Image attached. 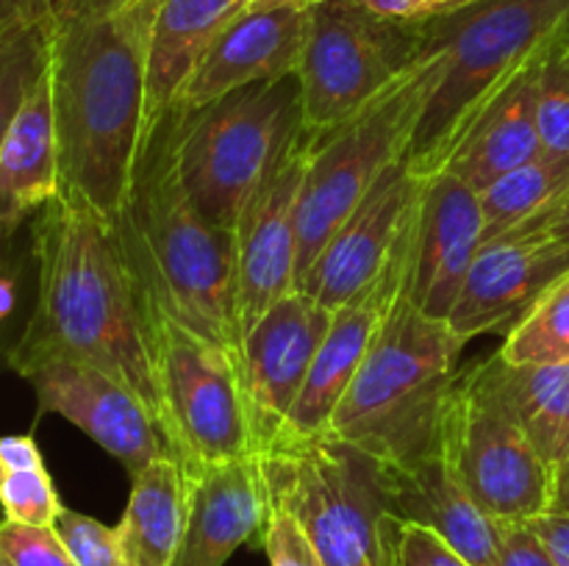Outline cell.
I'll return each instance as SVG.
<instances>
[{"mask_svg":"<svg viewBox=\"0 0 569 566\" xmlns=\"http://www.w3.org/2000/svg\"><path fill=\"white\" fill-rule=\"evenodd\" d=\"M33 259L37 303L11 370L44 355L89 361L126 383L167 436L148 300L114 222L59 192L33 222Z\"/></svg>","mask_w":569,"mask_h":566,"instance_id":"1","label":"cell"},{"mask_svg":"<svg viewBox=\"0 0 569 566\" xmlns=\"http://www.w3.org/2000/svg\"><path fill=\"white\" fill-rule=\"evenodd\" d=\"M159 0L50 20L61 194L114 222L150 128L148 50Z\"/></svg>","mask_w":569,"mask_h":566,"instance_id":"2","label":"cell"},{"mask_svg":"<svg viewBox=\"0 0 569 566\" xmlns=\"http://www.w3.org/2000/svg\"><path fill=\"white\" fill-rule=\"evenodd\" d=\"M181 109L153 117L126 205L114 220L144 297L239 358L233 233L200 214L178 166Z\"/></svg>","mask_w":569,"mask_h":566,"instance_id":"3","label":"cell"},{"mask_svg":"<svg viewBox=\"0 0 569 566\" xmlns=\"http://www.w3.org/2000/svg\"><path fill=\"white\" fill-rule=\"evenodd\" d=\"M465 344L450 322L422 314L403 286L326 433L387 466L433 453Z\"/></svg>","mask_w":569,"mask_h":566,"instance_id":"4","label":"cell"},{"mask_svg":"<svg viewBox=\"0 0 569 566\" xmlns=\"http://www.w3.org/2000/svg\"><path fill=\"white\" fill-rule=\"evenodd\" d=\"M422 28L439 75L411 142L409 166L417 178H431L500 89L569 31V0H472Z\"/></svg>","mask_w":569,"mask_h":566,"instance_id":"5","label":"cell"},{"mask_svg":"<svg viewBox=\"0 0 569 566\" xmlns=\"http://www.w3.org/2000/svg\"><path fill=\"white\" fill-rule=\"evenodd\" d=\"M267 505L303 525L326 566H392L387 475L376 455L331 436H281L259 455Z\"/></svg>","mask_w":569,"mask_h":566,"instance_id":"6","label":"cell"},{"mask_svg":"<svg viewBox=\"0 0 569 566\" xmlns=\"http://www.w3.org/2000/svg\"><path fill=\"white\" fill-rule=\"evenodd\" d=\"M300 125L295 75L253 83L198 111L181 109L178 166L200 214L233 233L244 205L287 153Z\"/></svg>","mask_w":569,"mask_h":566,"instance_id":"7","label":"cell"},{"mask_svg":"<svg viewBox=\"0 0 569 566\" xmlns=\"http://www.w3.org/2000/svg\"><path fill=\"white\" fill-rule=\"evenodd\" d=\"M437 75V55L422 42L420 59L387 94L333 131L315 133L298 205V286L383 170L409 155Z\"/></svg>","mask_w":569,"mask_h":566,"instance_id":"8","label":"cell"},{"mask_svg":"<svg viewBox=\"0 0 569 566\" xmlns=\"http://www.w3.org/2000/svg\"><path fill=\"white\" fill-rule=\"evenodd\" d=\"M439 449L492 519H533L550 511L553 469L506 403L489 358L472 361L456 375L439 425Z\"/></svg>","mask_w":569,"mask_h":566,"instance_id":"9","label":"cell"},{"mask_svg":"<svg viewBox=\"0 0 569 566\" xmlns=\"http://www.w3.org/2000/svg\"><path fill=\"white\" fill-rule=\"evenodd\" d=\"M426 28L372 14L356 0L311 6L309 37L298 67L300 117L328 133L387 94L420 59Z\"/></svg>","mask_w":569,"mask_h":566,"instance_id":"10","label":"cell"},{"mask_svg":"<svg viewBox=\"0 0 569 566\" xmlns=\"http://www.w3.org/2000/svg\"><path fill=\"white\" fill-rule=\"evenodd\" d=\"M148 316L172 458L189 477H198L206 466L253 458L237 355L194 333L153 300H148Z\"/></svg>","mask_w":569,"mask_h":566,"instance_id":"11","label":"cell"},{"mask_svg":"<svg viewBox=\"0 0 569 566\" xmlns=\"http://www.w3.org/2000/svg\"><path fill=\"white\" fill-rule=\"evenodd\" d=\"M311 144L315 133L300 125L233 228L242 336L278 300L298 289V205Z\"/></svg>","mask_w":569,"mask_h":566,"instance_id":"12","label":"cell"},{"mask_svg":"<svg viewBox=\"0 0 569 566\" xmlns=\"http://www.w3.org/2000/svg\"><path fill=\"white\" fill-rule=\"evenodd\" d=\"M14 372L31 383L39 414L64 416L131 475L161 455H172L148 405L100 366L67 355H44Z\"/></svg>","mask_w":569,"mask_h":566,"instance_id":"13","label":"cell"},{"mask_svg":"<svg viewBox=\"0 0 569 566\" xmlns=\"http://www.w3.org/2000/svg\"><path fill=\"white\" fill-rule=\"evenodd\" d=\"M333 311L303 289L278 300L242 336L239 375L256 455L281 438L309 377L311 361L331 327Z\"/></svg>","mask_w":569,"mask_h":566,"instance_id":"14","label":"cell"},{"mask_svg":"<svg viewBox=\"0 0 569 566\" xmlns=\"http://www.w3.org/2000/svg\"><path fill=\"white\" fill-rule=\"evenodd\" d=\"M417 205H420V200H417ZM417 205L376 281L361 289L348 303L333 309L331 327H328L326 338H322L320 350L311 361L306 386L300 392L298 403H295L292 414H289L287 431L281 436H311V433H326L328 425H331L333 411L342 403L356 372L365 364L395 297L409 281Z\"/></svg>","mask_w":569,"mask_h":566,"instance_id":"15","label":"cell"},{"mask_svg":"<svg viewBox=\"0 0 569 566\" xmlns=\"http://www.w3.org/2000/svg\"><path fill=\"white\" fill-rule=\"evenodd\" d=\"M311 6L315 0H250L203 55L178 109L198 111L253 83L298 75Z\"/></svg>","mask_w":569,"mask_h":566,"instance_id":"16","label":"cell"},{"mask_svg":"<svg viewBox=\"0 0 569 566\" xmlns=\"http://www.w3.org/2000/svg\"><path fill=\"white\" fill-rule=\"evenodd\" d=\"M569 270V244L545 231L483 242L450 314L465 342L487 333L509 336L537 300Z\"/></svg>","mask_w":569,"mask_h":566,"instance_id":"17","label":"cell"},{"mask_svg":"<svg viewBox=\"0 0 569 566\" xmlns=\"http://www.w3.org/2000/svg\"><path fill=\"white\" fill-rule=\"evenodd\" d=\"M420 192L422 178L411 172L409 155L387 166L376 186L333 231L298 289L333 311L370 286L392 255Z\"/></svg>","mask_w":569,"mask_h":566,"instance_id":"18","label":"cell"},{"mask_svg":"<svg viewBox=\"0 0 569 566\" xmlns=\"http://www.w3.org/2000/svg\"><path fill=\"white\" fill-rule=\"evenodd\" d=\"M483 244L481 194L450 172L422 178L406 292L431 320L448 322Z\"/></svg>","mask_w":569,"mask_h":566,"instance_id":"19","label":"cell"},{"mask_svg":"<svg viewBox=\"0 0 569 566\" xmlns=\"http://www.w3.org/2000/svg\"><path fill=\"white\" fill-rule=\"evenodd\" d=\"M383 475L392 519L428 527L472 566H498L500 522L461 486L439 444L409 466L383 464Z\"/></svg>","mask_w":569,"mask_h":566,"instance_id":"20","label":"cell"},{"mask_svg":"<svg viewBox=\"0 0 569 566\" xmlns=\"http://www.w3.org/2000/svg\"><path fill=\"white\" fill-rule=\"evenodd\" d=\"M264 514L259 455L206 466L192 477L187 530L172 566H226L242 544H259Z\"/></svg>","mask_w":569,"mask_h":566,"instance_id":"21","label":"cell"},{"mask_svg":"<svg viewBox=\"0 0 569 566\" xmlns=\"http://www.w3.org/2000/svg\"><path fill=\"white\" fill-rule=\"evenodd\" d=\"M545 50L533 55L500 89L498 98L481 111V117L472 122L459 148L448 159V164L442 166V172L461 178L467 186L481 194L506 172L528 164V161L542 153V139H539L537 125V100Z\"/></svg>","mask_w":569,"mask_h":566,"instance_id":"22","label":"cell"},{"mask_svg":"<svg viewBox=\"0 0 569 566\" xmlns=\"http://www.w3.org/2000/svg\"><path fill=\"white\" fill-rule=\"evenodd\" d=\"M53 98L44 72L22 103L0 144V225L17 231L26 216L39 214L59 194Z\"/></svg>","mask_w":569,"mask_h":566,"instance_id":"23","label":"cell"},{"mask_svg":"<svg viewBox=\"0 0 569 566\" xmlns=\"http://www.w3.org/2000/svg\"><path fill=\"white\" fill-rule=\"evenodd\" d=\"M248 3L250 0H159L148 50L150 120L176 109L214 39Z\"/></svg>","mask_w":569,"mask_h":566,"instance_id":"24","label":"cell"},{"mask_svg":"<svg viewBox=\"0 0 569 566\" xmlns=\"http://www.w3.org/2000/svg\"><path fill=\"white\" fill-rule=\"evenodd\" d=\"M133 477L117 525L128 566H172L189 519L192 477L172 455L150 461Z\"/></svg>","mask_w":569,"mask_h":566,"instance_id":"25","label":"cell"},{"mask_svg":"<svg viewBox=\"0 0 569 566\" xmlns=\"http://www.w3.org/2000/svg\"><path fill=\"white\" fill-rule=\"evenodd\" d=\"M526 436L553 469L569 458V361L559 364H509L500 353L489 358Z\"/></svg>","mask_w":569,"mask_h":566,"instance_id":"26","label":"cell"},{"mask_svg":"<svg viewBox=\"0 0 569 566\" xmlns=\"http://www.w3.org/2000/svg\"><path fill=\"white\" fill-rule=\"evenodd\" d=\"M569 198V159L539 153L481 192L483 242L531 231Z\"/></svg>","mask_w":569,"mask_h":566,"instance_id":"27","label":"cell"},{"mask_svg":"<svg viewBox=\"0 0 569 566\" xmlns=\"http://www.w3.org/2000/svg\"><path fill=\"white\" fill-rule=\"evenodd\" d=\"M498 353L509 364L569 361V270L537 300L526 320L503 336Z\"/></svg>","mask_w":569,"mask_h":566,"instance_id":"28","label":"cell"},{"mask_svg":"<svg viewBox=\"0 0 569 566\" xmlns=\"http://www.w3.org/2000/svg\"><path fill=\"white\" fill-rule=\"evenodd\" d=\"M537 125L542 153L569 159V31L561 33L542 59Z\"/></svg>","mask_w":569,"mask_h":566,"instance_id":"29","label":"cell"},{"mask_svg":"<svg viewBox=\"0 0 569 566\" xmlns=\"http://www.w3.org/2000/svg\"><path fill=\"white\" fill-rule=\"evenodd\" d=\"M0 508L3 519L53 527L64 505L44 466H17V469H0Z\"/></svg>","mask_w":569,"mask_h":566,"instance_id":"30","label":"cell"},{"mask_svg":"<svg viewBox=\"0 0 569 566\" xmlns=\"http://www.w3.org/2000/svg\"><path fill=\"white\" fill-rule=\"evenodd\" d=\"M53 527L64 547L70 549L76 566H128L117 527L70 508L61 511Z\"/></svg>","mask_w":569,"mask_h":566,"instance_id":"31","label":"cell"},{"mask_svg":"<svg viewBox=\"0 0 569 566\" xmlns=\"http://www.w3.org/2000/svg\"><path fill=\"white\" fill-rule=\"evenodd\" d=\"M0 555L14 566H76L56 527L20 525L11 519L0 522Z\"/></svg>","mask_w":569,"mask_h":566,"instance_id":"32","label":"cell"},{"mask_svg":"<svg viewBox=\"0 0 569 566\" xmlns=\"http://www.w3.org/2000/svg\"><path fill=\"white\" fill-rule=\"evenodd\" d=\"M259 547H264L272 566H326L303 525L278 505H267Z\"/></svg>","mask_w":569,"mask_h":566,"instance_id":"33","label":"cell"},{"mask_svg":"<svg viewBox=\"0 0 569 566\" xmlns=\"http://www.w3.org/2000/svg\"><path fill=\"white\" fill-rule=\"evenodd\" d=\"M389 549H392V566H472L437 533L392 516H389Z\"/></svg>","mask_w":569,"mask_h":566,"instance_id":"34","label":"cell"},{"mask_svg":"<svg viewBox=\"0 0 569 566\" xmlns=\"http://www.w3.org/2000/svg\"><path fill=\"white\" fill-rule=\"evenodd\" d=\"M498 566H559L528 519L500 522Z\"/></svg>","mask_w":569,"mask_h":566,"instance_id":"35","label":"cell"},{"mask_svg":"<svg viewBox=\"0 0 569 566\" xmlns=\"http://www.w3.org/2000/svg\"><path fill=\"white\" fill-rule=\"evenodd\" d=\"M356 3L370 9L372 14L387 17V20L422 28L467 9L472 0H356Z\"/></svg>","mask_w":569,"mask_h":566,"instance_id":"36","label":"cell"},{"mask_svg":"<svg viewBox=\"0 0 569 566\" xmlns=\"http://www.w3.org/2000/svg\"><path fill=\"white\" fill-rule=\"evenodd\" d=\"M528 522H531L533 530L539 533V538L545 542V547L550 549V555H553L556 564L569 566V516L548 511V514H539Z\"/></svg>","mask_w":569,"mask_h":566,"instance_id":"37","label":"cell"},{"mask_svg":"<svg viewBox=\"0 0 569 566\" xmlns=\"http://www.w3.org/2000/svg\"><path fill=\"white\" fill-rule=\"evenodd\" d=\"M126 0H44L48 6V17H70V14H83V11H100L111 9V6H120Z\"/></svg>","mask_w":569,"mask_h":566,"instance_id":"38","label":"cell"},{"mask_svg":"<svg viewBox=\"0 0 569 566\" xmlns=\"http://www.w3.org/2000/svg\"><path fill=\"white\" fill-rule=\"evenodd\" d=\"M550 511L569 516V458L553 466V483H550Z\"/></svg>","mask_w":569,"mask_h":566,"instance_id":"39","label":"cell"},{"mask_svg":"<svg viewBox=\"0 0 569 566\" xmlns=\"http://www.w3.org/2000/svg\"><path fill=\"white\" fill-rule=\"evenodd\" d=\"M531 231H545V233H550V236L561 239V242L569 244V198L565 200V203L556 205V209L550 211L545 220H539ZM531 231H522V233H531Z\"/></svg>","mask_w":569,"mask_h":566,"instance_id":"40","label":"cell"},{"mask_svg":"<svg viewBox=\"0 0 569 566\" xmlns=\"http://www.w3.org/2000/svg\"><path fill=\"white\" fill-rule=\"evenodd\" d=\"M9 236H11L9 228L0 225V261H6V242H9Z\"/></svg>","mask_w":569,"mask_h":566,"instance_id":"41","label":"cell"},{"mask_svg":"<svg viewBox=\"0 0 569 566\" xmlns=\"http://www.w3.org/2000/svg\"><path fill=\"white\" fill-rule=\"evenodd\" d=\"M0 566H14V564H11V560L6 558V555H0Z\"/></svg>","mask_w":569,"mask_h":566,"instance_id":"42","label":"cell"},{"mask_svg":"<svg viewBox=\"0 0 569 566\" xmlns=\"http://www.w3.org/2000/svg\"><path fill=\"white\" fill-rule=\"evenodd\" d=\"M315 3H320V0H315Z\"/></svg>","mask_w":569,"mask_h":566,"instance_id":"43","label":"cell"}]
</instances>
